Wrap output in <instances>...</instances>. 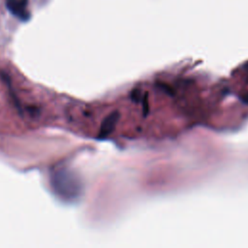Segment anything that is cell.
Masks as SVG:
<instances>
[{
	"instance_id": "obj_3",
	"label": "cell",
	"mask_w": 248,
	"mask_h": 248,
	"mask_svg": "<svg viewBox=\"0 0 248 248\" xmlns=\"http://www.w3.org/2000/svg\"><path fill=\"white\" fill-rule=\"evenodd\" d=\"M119 117H120V113L115 110V111H112L110 112L103 121H102V124H101V127H100V132H99V139L103 140V139H106L107 137H108L112 131L114 130L118 120H119Z\"/></svg>"
},
{
	"instance_id": "obj_2",
	"label": "cell",
	"mask_w": 248,
	"mask_h": 248,
	"mask_svg": "<svg viewBox=\"0 0 248 248\" xmlns=\"http://www.w3.org/2000/svg\"><path fill=\"white\" fill-rule=\"evenodd\" d=\"M7 9L12 15L22 21H27L30 18V14L27 10V0H7Z\"/></svg>"
},
{
	"instance_id": "obj_1",
	"label": "cell",
	"mask_w": 248,
	"mask_h": 248,
	"mask_svg": "<svg viewBox=\"0 0 248 248\" xmlns=\"http://www.w3.org/2000/svg\"><path fill=\"white\" fill-rule=\"evenodd\" d=\"M50 184L56 195L68 202L77 200L82 193L81 179L69 169L54 170L51 174Z\"/></svg>"
},
{
	"instance_id": "obj_5",
	"label": "cell",
	"mask_w": 248,
	"mask_h": 248,
	"mask_svg": "<svg viewBox=\"0 0 248 248\" xmlns=\"http://www.w3.org/2000/svg\"><path fill=\"white\" fill-rule=\"evenodd\" d=\"M147 94L144 95V97L142 98V108H143V114L145 115L148 111V105H147Z\"/></svg>"
},
{
	"instance_id": "obj_4",
	"label": "cell",
	"mask_w": 248,
	"mask_h": 248,
	"mask_svg": "<svg viewBox=\"0 0 248 248\" xmlns=\"http://www.w3.org/2000/svg\"><path fill=\"white\" fill-rule=\"evenodd\" d=\"M140 91L139 89H135L132 94H131V97L133 99L134 102H139L140 100Z\"/></svg>"
}]
</instances>
